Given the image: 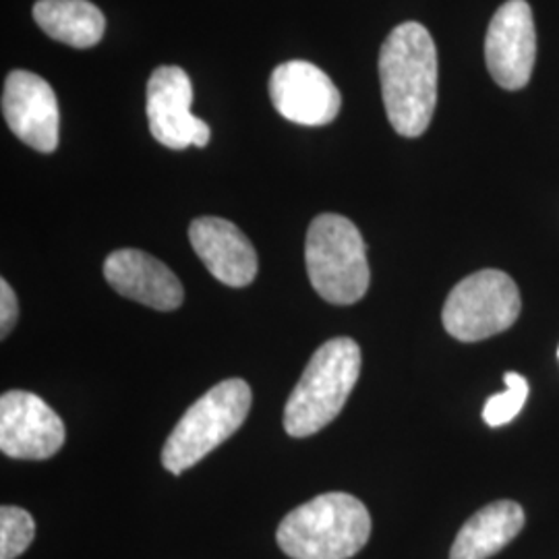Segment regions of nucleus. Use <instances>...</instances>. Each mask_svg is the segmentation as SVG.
Instances as JSON below:
<instances>
[{
  "label": "nucleus",
  "instance_id": "nucleus-2",
  "mask_svg": "<svg viewBox=\"0 0 559 559\" xmlns=\"http://www.w3.org/2000/svg\"><path fill=\"white\" fill-rule=\"evenodd\" d=\"M371 535V516L362 501L348 493H323L280 522V549L293 559H348Z\"/></svg>",
  "mask_w": 559,
  "mask_h": 559
},
{
  "label": "nucleus",
  "instance_id": "nucleus-10",
  "mask_svg": "<svg viewBox=\"0 0 559 559\" xmlns=\"http://www.w3.org/2000/svg\"><path fill=\"white\" fill-rule=\"evenodd\" d=\"M270 96L284 119L302 127H323L336 119L342 108L334 81L309 60L278 64L270 80Z\"/></svg>",
  "mask_w": 559,
  "mask_h": 559
},
{
  "label": "nucleus",
  "instance_id": "nucleus-1",
  "mask_svg": "<svg viewBox=\"0 0 559 559\" xmlns=\"http://www.w3.org/2000/svg\"><path fill=\"white\" fill-rule=\"evenodd\" d=\"M383 106L402 138L423 135L438 104V50L431 34L417 21L390 32L380 50Z\"/></svg>",
  "mask_w": 559,
  "mask_h": 559
},
{
  "label": "nucleus",
  "instance_id": "nucleus-8",
  "mask_svg": "<svg viewBox=\"0 0 559 559\" xmlns=\"http://www.w3.org/2000/svg\"><path fill=\"white\" fill-rule=\"evenodd\" d=\"M193 85L185 69L168 64L152 73L147 81L145 112L154 140L170 150H187L191 145L205 147L210 143L207 122L191 112Z\"/></svg>",
  "mask_w": 559,
  "mask_h": 559
},
{
  "label": "nucleus",
  "instance_id": "nucleus-4",
  "mask_svg": "<svg viewBox=\"0 0 559 559\" xmlns=\"http://www.w3.org/2000/svg\"><path fill=\"white\" fill-rule=\"evenodd\" d=\"M307 274L321 299L355 305L369 288L367 247L359 228L340 216L321 214L311 222L305 242Z\"/></svg>",
  "mask_w": 559,
  "mask_h": 559
},
{
  "label": "nucleus",
  "instance_id": "nucleus-14",
  "mask_svg": "<svg viewBox=\"0 0 559 559\" xmlns=\"http://www.w3.org/2000/svg\"><path fill=\"white\" fill-rule=\"evenodd\" d=\"M524 510L520 503L500 500L485 506L464 522L452 545L450 559H489L512 539L524 526Z\"/></svg>",
  "mask_w": 559,
  "mask_h": 559
},
{
  "label": "nucleus",
  "instance_id": "nucleus-19",
  "mask_svg": "<svg viewBox=\"0 0 559 559\" xmlns=\"http://www.w3.org/2000/svg\"><path fill=\"white\" fill-rule=\"evenodd\" d=\"M558 357H559V348H558Z\"/></svg>",
  "mask_w": 559,
  "mask_h": 559
},
{
  "label": "nucleus",
  "instance_id": "nucleus-13",
  "mask_svg": "<svg viewBox=\"0 0 559 559\" xmlns=\"http://www.w3.org/2000/svg\"><path fill=\"white\" fill-rule=\"evenodd\" d=\"M189 240L203 265L222 284L242 288L258 276V253L233 222L214 216L198 218L189 226Z\"/></svg>",
  "mask_w": 559,
  "mask_h": 559
},
{
  "label": "nucleus",
  "instance_id": "nucleus-3",
  "mask_svg": "<svg viewBox=\"0 0 559 559\" xmlns=\"http://www.w3.org/2000/svg\"><path fill=\"white\" fill-rule=\"evenodd\" d=\"M360 376V348L353 338L321 344L307 362L284 408V429L309 438L336 419Z\"/></svg>",
  "mask_w": 559,
  "mask_h": 559
},
{
  "label": "nucleus",
  "instance_id": "nucleus-11",
  "mask_svg": "<svg viewBox=\"0 0 559 559\" xmlns=\"http://www.w3.org/2000/svg\"><path fill=\"white\" fill-rule=\"evenodd\" d=\"M2 115L25 145L41 154L59 147V100L50 83L29 71H13L4 81Z\"/></svg>",
  "mask_w": 559,
  "mask_h": 559
},
{
  "label": "nucleus",
  "instance_id": "nucleus-5",
  "mask_svg": "<svg viewBox=\"0 0 559 559\" xmlns=\"http://www.w3.org/2000/svg\"><path fill=\"white\" fill-rule=\"evenodd\" d=\"M251 388L242 380L216 383L177 423L162 448V466L180 475L233 438L251 408Z\"/></svg>",
  "mask_w": 559,
  "mask_h": 559
},
{
  "label": "nucleus",
  "instance_id": "nucleus-6",
  "mask_svg": "<svg viewBox=\"0 0 559 559\" xmlns=\"http://www.w3.org/2000/svg\"><path fill=\"white\" fill-rule=\"evenodd\" d=\"M519 286L506 272L480 270L459 282L443 305V328L460 342H479L506 332L519 320Z\"/></svg>",
  "mask_w": 559,
  "mask_h": 559
},
{
  "label": "nucleus",
  "instance_id": "nucleus-18",
  "mask_svg": "<svg viewBox=\"0 0 559 559\" xmlns=\"http://www.w3.org/2000/svg\"><path fill=\"white\" fill-rule=\"evenodd\" d=\"M20 318V305L15 290L9 286L7 280H0V336L7 338Z\"/></svg>",
  "mask_w": 559,
  "mask_h": 559
},
{
  "label": "nucleus",
  "instance_id": "nucleus-16",
  "mask_svg": "<svg viewBox=\"0 0 559 559\" xmlns=\"http://www.w3.org/2000/svg\"><path fill=\"white\" fill-rule=\"evenodd\" d=\"M36 537V522L17 506L0 508V559H17Z\"/></svg>",
  "mask_w": 559,
  "mask_h": 559
},
{
  "label": "nucleus",
  "instance_id": "nucleus-17",
  "mask_svg": "<svg viewBox=\"0 0 559 559\" xmlns=\"http://www.w3.org/2000/svg\"><path fill=\"white\" fill-rule=\"evenodd\" d=\"M506 390L501 394H496L485 402L483 408V420L489 427H503L508 423L519 417L524 402L528 399V381L524 380L520 373H506Z\"/></svg>",
  "mask_w": 559,
  "mask_h": 559
},
{
  "label": "nucleus",
  "instance_id": "nucleus-15",
  "mask_svg": "<svg viewBox=\"0 0 559 559\" xmlns=\"http://www.w3.org/2000/svg\"><path fill=\"white\" fill-rule=\"evenodd\" d=\"M34 20L52 40L73 48H92L102 40L106 20L90 0H38Z\"/></svg>",
  "mask_w": 559,
  "mask_h": 559
},
{
  "label": "nucleus",
  "instance_id": "nucleus-9",
  "mask_svg": "<svg viewBox=\"0 0 559 559\" xmlns=\"http://www.w3.org/2000/svg\"><path fill=\"white\" fill-rule=\"evenodd\" d=\"M64 443L59 415L36 394L4 392L0 399V450L9 459L46 460Z\"/></svg>",
  "mask_w": 559,
  "mask_h": 559
},
{
  "label": "nucleus",
  "instance_id": "nucleus-12",
  "mask_svg": "<svg viewBox=\"0 0 559 559\" xmlns=\"http://www.w3.org/2000/svg\"><path fill=\"white\" fill-rule=\"evenodd\" d=\"M104 278L127 299L158 311H175L185 290L175 272L140 249H119L104 261Z\"/></svg>",
  "mask_w": 559,
  "mask_h": 559
},
{
  "label": "nucleus",
  "instance_id": "nucleus-7",
  "mask_svg": "<svg viewBox=\"0 0 559 559\" xmlns=\"http://www.w3.org/2000/svg\"><path fill=\"white\" fill-rule=\"evenodd\" d=\"M485 60L503 90L528 85L537 60V29L526 0H506L496 11L485 36Z\"/></svg>",
  "mask_w": 559,
  "mask_h": 559
}]
</instances>
